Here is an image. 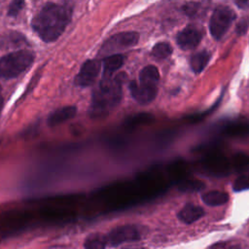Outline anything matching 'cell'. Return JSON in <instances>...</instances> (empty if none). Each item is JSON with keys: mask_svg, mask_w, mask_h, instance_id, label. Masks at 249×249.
I'll return each mask as SVG.
<instances>
[{"mask_svg": "<svg viewBox=\"0 0 249 249\" xmlns=\"http://www.w3.org/2000/svg\"><path fill=\"white\" fill-rule=\"evenodd\" d=\"M72 8L67 5L47 3L33 18L31 27L46 43L56 41L71 21Z\"/></svg>", "mask_w": 249, "mask_h": 249, "instance_id": "obj_1", "label": "cell"}, {"mask_svg": "<svg viewBox=\"0 0 249 249\" xmlns=\"http://www.w3.org/2000/svg\"><path fill=\"white\" fill-rule=\"evenodd\" d=\"M123 74L116 77L102 78L92 92L89 106V115L92 118L107 116L122 99V85L124 78Z\"/></svg>", "mask_w": 249, "mask_h": 249, "instance_id": "obj_2", "label": "cell"}, {"mask_svg": "<svg viewBox=\"0 0 249 249\" xmlns=\"http://www.w3.org/2000/svg\"><path fill=\"white\" fill-rule=\"evenodd\" d=\"M35 53L29 50H19L0 57V77L13 79L26 71L33 63Z\"/></svg>", "mask_w": 249, "mask_h": 249, "instance_id": "obj_3", "label": "cell"}, {"mask_svg": "<svg viewBox=\"0 0 249 249\" xmlns=\"http://www.w3.org/2000/svg\"><path fill=\"white\" fill-rule=\"evenodd\" d=\"M234 18L235 14L231 8L227 6L217 7L209 21V30L212 37L216 40L221 39L226 34Z\"/></svg>", "mask_w": 249, "mask_h": 249, "instance_id": "obj_4", "label": "cell"}, {"mask_svg": "<svg viewBox=\"0 0 249 249\" xmlns=\"http://www.w3.org/2000/svg\"><path fill=\"white\" fill-rule=\"evenodd\" d=\"M141 238V232L136 226L124 225L116 227L105 235L107 246L116 247L126 242L137 241Z\"/></svg>", "mask_w": 249, "mask_h": 249, "instance_id": "obj_5", "label": "cell"}, {"mask_svg": "<svg viewBox=\"0 0 249 249\" xmlns=\"http://www.w3.org/2000/svg\"><path fill=\"white\" fill-rule=\"evenodd\" d=\"M139 40V34L134 31H126L118 33L110 37L101 47L99 53L106 54L112 52L130 48L137 44Z\"/></svg>", "mask_w": 249, "mask_h": 249, "instance_id": "obj_6", "label": "cell"}, {"mask_svg": "<svg viewBox=\"0 0 249 249\" xmlns=\"http://www.w3.org/2000/svg\"><path fill=\"white\" fill-rule=\"evenodd\" d=\"M100 67L101 62L97 59H89L85 61L75 78L74 84L81 88L91 86L99 74Z\"/></svg>", "mask_w": 249, "mask_h": 249, "instance_id": "obj_7", "label": "cell"}, {"mask_svg": "<svg viewBox=\"0 0 249 249\" xmlns=\"http://www.w3.org/2000/svg\"><path fill=\"white\" fill-rule=\"evenodd\" d=\"M131 96L139 104L151 103L157 96L158 87L145 85L142 83L137 84L135 81H131L128 85Z\"/></svg>", "mask_w": 249, "mask_h": 249, "instance_id": "obj_8", "label": "cell"}, {"mask_svg": "<svg viewBox=\"0 0 249 249\" xmlns=\"http://www.w3.org/2000/svg\"><path fill=\"white\" fill-rule=\"evenodd\" d=\"M202 34L195 26H187L176 36L178 46L183 50L195 49L201 41Z\"/></svg>", "mask_w": 249, "mask_h": 249, "instance_id": "obj_9", "label": "cell"}, {"mask_svg": "<svg viewBox=\"0 0 249 249\" xmlns=\"http://www.w3.org/2000/svg\"><path fill=\"white\" fill-rule=\"evenodd\" d=\"M76 113H77V108L75 106L68 105V106L58 108V109L53 111L49 115V117L47 119V124L50 126L58 125V124L74 118Z\"/></svg>", "mask_w": 249, "mask_h": 249, "instance_id": "obj_10", "label": "cell"}, {"mask_svg": "<svg viewBox=\"0 0 249 249\" xmlns=\"http://www.w3.org/2000/svg\"><path fill=\"white\" fill-rule=\"evenodd\" d=\"M204 215V210L197 205L192 203L186 204L177 214L178 219L184 224H192Z\"/></svg>", "mask_w": 249, "mask_h": 249, "instance_id": "obj_11", "label": "cell"}, {"mask_svg": "<svg viewBox=\"0 0 249 249\" xmlns=\"http://www.w3.org/2000/svg\"><path fill=\"white\" fill-rule=\"evenodd\" d=\"M124 61V57L123 54L116 53L110 54L103 59V74L102 78L112 77L113 73L120 69Z\"/></svg>", "mask_w": 249, "mask_h": 249, "instance_id": "obj_12", "label": "cell"}, {"mask_svg": "<svg viewBox=\"0 0 249 249\" xmlns=\"http://www.w3.org/2000/svg\"><path fill=\"white\" fill-rule=\"evenodd\" d=\"M160 81V73L156 66L154 65H147L139 73V83L150 85V86H157Z\"/></svg>", "mask_w": 249, "mask_h": 249, "instance_id": "obj_13", "label": "cell"}, {"mask_svg": "<svg viewBox=\"0 0 249 249\" xmlns=\"http://www.w3.org/2000/svg\"><path fill=\"white\" fill-rule=\"evenodd\" d=\"M203 202L209 206H219L229 200V195L221 191H211L201 196Z\"/></svg>", "mask_w": 249, "mask_h": 249, "instance_id": "obj_14", "label": "cell"}, {"mask_svg": "<svg viewBox=\"0 0 249 249\" xmlns=\"http://www.w3.org/2000/svg\"><path fill=\"white\" fill-rule=\"evenodd\" d=\"M210 59V53L207 51H201L195 53L190 59V65L195 73H200L207 65Z\"/></svg>", "mask_w": 249, "mask_h": 249, "instance_id": "obj_15", "label": "cell"}, {"mask_svg": "<svg viewBox=\"0 0 249 249\" xmlns=\"http://www.w3.org/2000/svg\"><path fill=\"white\" fill-rule=\"evenodd\" d=\"M85 248L89 249H102L107 247L105 235L101 233H91L86 239L84 243Z\"/></svg>", "mask_w": 249, "mask_h": 249, "instance_id": "obj_16", "label": "cell"}, {"mask_svg": "<svg viewBox=\"0 0 249 249\" xmlns=\"http://www.w3.org/2000/svg\"><path fill=\"white\" fill-rule=\"evenodd\" d=\"M205 188L202 181L199 180H186L178 185V190L184 193H194L199 192Z\"/></svg>", "mask_w": 249, "mask_h": 249, "instance_id": "obj_17", "label": "cell"}, {"mask_svg": "<svg viewBox=\"0 0 249 249\" xmlns=\"http://www.w3.org/2000/svg\"><path fill=\"white\" fill-rule=\"evenodd\" d=\"M171 53H172V47L169 43H166V42L158 43L152 49L153 56L159 59H163L168 57L171 54Z\"/></svg>", "mask_w": 249, "mask_h": 249, "instance_id": "obj_18", "label": "cell"}, {"mask_svg": "<svg viewBox=\"0 0 249 249\" xmlns=\"http://www.w3.org/2000/svg\"><path fill=\"white\" fill-rule=\"evenodd\" d=\"M234 192H242L249 189V175H241L235 179L232 184Z\"/></svg>", "mask_w": 249, "mask_h": 249, "instance_id": "obj_19", "label": "cell"}, {"mask_svg": "<svg viewBox=\"0 0 249 249\" xmlns=\"http://www.w3.org/2000/svg\"><path fill=\"white\" fill-rule=\"evenodd\" d=\"M24 6V0H13L8 8V16L15 18Z\"/></svg>", "mask_w": 249, "mask_h": 249, "instance_id": "obj_20", "label": "cell"}, {"mask_svg": "<svg viewBox=\"0 0 249 249\" xmlns=\"http://www.w3.org/2000/svg\"><path fill=\"white\" fill-rule=\"evenodd\" d=\"M200 7H201V4L199 3H189L183 8V10L189 17H194L198 14Z\"/></svg>", "mask_w": 249, "mask_h": 249, "instance_id": "obj_21", "label": "cell"}, {"mask_svg": "<svg viewBox=\"0 0 249 249\" xmlns=\"http://www.w3.org/2000/svg\"><path fill=\"white\" fill-rule=\"evenodd\" d=\"M235 3L240 9L249 8V0H235Z\"/></svg>", "mask_w": 249, "mask_h": 249, "instance_id": "obj_22", "label": "cell"}, {"mask_svg": "<svg viewBox=\"0 0 249 249\" xmlns=\"http://www.w3.org/2000/svg\"><path fill=\"white\" fill-rule=\"evenodd\" d=\"M247 26V24H245L244 22H241L239 25H238V27H237V31L239 32V33H242V32H244L245 30H246V27Z\"/></svg>", "mask_w": 249, "mask_h": 249, "instance_id": "obj_23", "label": "cell"}, {"mask_svg": "<svg viewBox=\"0 0 249 249\" xmlns=\"http://www.w3.org/2000/svg\"><path fill=\"white\" fill-rule=\"evenodd\" d=\"M2 107H3V97H2L1 94H0V112H1Z\"/></svg>", "mask_w": 249, "mask_h": 249, "instance_id": "obj_24", "label": "cell"}, {"mask_svg": "<svg viewBox=\"0 0 249 249\" xmlns=\"http://www.w3.org/2000/svg\"><path fill=\"white\" fill-rule=\"evenodd\" d=\"M0 91H1V87H0Z\"/></svg>", "mask_w": 249, "mask_h": 249, "instance_id": "obj_25", "label": "cell"}]
</instances>
